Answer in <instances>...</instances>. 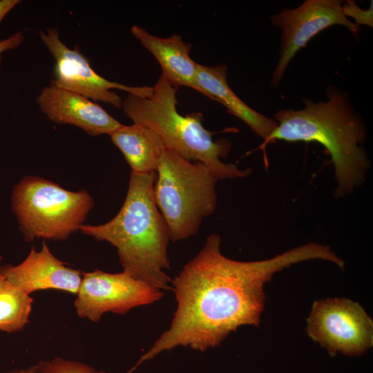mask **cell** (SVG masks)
Segmentation results:
<instances>
[{"instance_id": "cell-1", "label": "cell", "mask_w": 373, "mask_h": 373, "mask_svg": "<svg viewBox=\"0 0 373 373\" xmlns=\"http://www.w3.org/2000/svg\"><path fill=\"white\" fill-rule=\"evenodd\" d=\"M220 245L218 234L208 236L202 249L172 280L177 309L170 327L135 367L178 346L205 352L240 326H258L265 300L264 285L276 272L309 260L336 265L341 260L330 247L315 242L249 262L224 256Z\"/></svg>"}, {"instance_id": "cell-2", "label": "cell", "mask_w": 373, "mask_h": 373, "mask_svg": "<svg viewBox=\"0 0 373 373\" xmlns=\"http://www.w3.org/2000/svg\"><path fill=\"white\" fill-rule=\"evenodd\" d=\"M327 101L305 99L299 110L280 109L274 114L276 127L258 149L275 141L317 142L329 155L337 183L336 197L350 194L365 181L370 166L361 144L367 130L347 93L327 88Z\"/></svg>"}, {"instance_id": "cell-3", "label": "cell", "mask_w": 373, "mask_h": 373, "mask_svg": "<svg viewBox=\"0 0 373 373\" xmlns=\"http://www.w3.org/2000/svg\"><path fill=\"white\" fill-rule=\"evenodd\" d=\"M156 172H131L124 204L110 221L99 225H83L81 231L117 251L123 271L134 278L162 290H172L165 221L154 198Z\"/></svg>"}, {"instance_id": "cell-4", "label": "cell", "mask_w": 373, "mask_h": 373, "mask_svg": "<svg viewBox=\"0 0 373 373\" xmlns=\"http://www.w3.org/2000/svg\"><path fill=\"white\" fill-rule=\"evenodd\" d=\"M153 89L150 97L128 94L122 101V108L133 123L152 129L166 147L189 160L204 164L219 179L244 178L251 174V169H241L222 161L231 144L223 138L213 140L215 133L203 126L202 113L182 115L178 111V87L161 75Z\"/></svg>"}, {"instance_id": "cell-5", "label": "cell", "mask_w": 373, "mask_h": 373, "mask_svg": "<svg viewBox=\"0 0 373 373\" xmlns=\"http://www.w3.org/2000/svg\"><path fill=\"white\" fill-rule=\"evenodd\" d=\"M218 180L204 164L189 160L164 148L156 171L153 193L171 241L195 235L203 220L216 211Z\"/></svg>"}, {"instance_id": "cell-6", "label": "cell", "mask_w": 373, "mask_h": 373, "mask_svg": "<svg viewBox=\"0 0 373 373\" xmlns=\"http://www.w3.org/2000/svg\"><path fill=\"white\" fill-rule=\"evenodd\" d=\"M94 202L85 190L71 191L50 180L26 176L17 184L12 207L25 239L64 240L81 230Z\"/></svg>"}, {"instance_id": "cell-7", "label": "cell", "mask_w": 373, "mask_h": 373, "mask_svg": "<svg viewBox=\"0 0 373 373\" xmlns=\"http://www.w3.org/2000/svg\"><path fill=\"white\" fill-rule=\"evenodd\" d=\"M307 332L331 356L361 355L373 345V321L358 303L344 298L313 303Z\"/></svg>"}, {"instance_id": "cell-8", "label": "cell", "mask_w": 373, "mask_h": 373, "mask_svg": "<svg viewBox=\"0 0 373 373\" xmlns=\"http://www.w3.org/2000/svg\"><path fill=\"white\" fill-rule=\"evenodd\" d=\"M77 296V315L98 322L108 312L124 315L134 307L158 301L164 293L125 271L111 274L95 269L82 273Z\"/></svg>"}, {"instance_id": "cell-9", "label": "cell", "mask_w": 373, "mask_h": 373, "mask_svg": "<svg viewBox=\"0 0 373 373\" xmlns=\"http://www.w3.org/2000/svg\"><path fill=\"white\" fill-rule=\"evenodd\" d=\"M39 35L55 60V79L50 84L118 108H122V100L111 89L122 90L142 97L151 95L153 86H129L109 81L98 75L79 47L71 49L61 41L57 29L48 28L46 32L41 30Z\"/></svg>"}, {"instance_id": "cell-10", "label": "cell", "mask_w": 373, "mask_h": 373, "mask_svg": "<svg viewBox=\"0 0 373 373\" xmlns=\"http://www.w3.org/2000/svg\"><path fill=\"white\" fill-rule=\"evenodd\" d=\"M342 4L338 0H307L296 8L284 9L271 17L282 32L280 57L271 79L272 86H278L296 53L324 29L341 25L358 37L361 28L345 16Z\"/></svg>"}, {"instance_id": "cell-11", "label": "cell", "mask_w": 373, "mask_h": 373, "mask_svg": "<svg viewBox=\"0 0 373 373\" xmlns=\"http://www.w3.org/2000/svg\"><path fill=\"white\" fill-rule=\"evenodd\" d=\"M37 103L49 119L78 126L92 136L110 135L123 125L91 99L52 84L42 89Z\"/></svg>"}, {"instance_id": "cell-12", "label": "cell", "mask_w": 373, "mask_h": 373, "mask_svg": "<svg viewBox=\"0 0 373 373\" xmlns=\"http://www.w3.org/2000/svg\"><path fill=\"white\" fill-rule=\"evenodd\" d=\"M0 273L28 295L49 289L77 295L82 281V273L57 258L44 242L41 250L32 247L26 259L18 265L1 266Z\"/></svg>"}, {"instance_id": "cell-13", "label": "cell", "mask_w": 373, "mask_h": 373, "mask_svg": "<svg viewBox=\"0 0 373 373\" xmlns=\"http://www.w3.org/2000/svg\"><path fill=\"white\" fill-rule=\"evenodd\" d=\"M131 32L157 60L162 67V75L172 86L189 87L206 96L198 83V63L189 55L190 44L178 35L166 38L156 37L138 26H133Z\"/></svg>"}, {"instance_id": "cell-14", "label": "cell", "mask_w": 373, "mask_h": 373, "mask_svg": "<svg viewBox=\"0 0 373 373\" xmlns=\"http://www.w3.org/2000/svg\"><path fill=\"white\" fill-rule=\"evenodd\" d=\"M197 79L206 97L224 105L228 113L244 122L251 130L265 140L276 127L277 122L247 105L232 90L227 82V66L218 64L197 65Z\"/></svg>"}, {"instance_id": "cell-15", "label": "cell", "mask_w": 373, "mask_h": 373, "mask_svg": "<svg viewBox=\"0 0 373 373\" xmlns=\"http://www.w3.org/2000/svg\"><path fill=\"white\" fill-rule=\"evenodd\" d=\"M113 143L121 151L131 172L145 174L156 172L166 147L160 135L143 125H122L110 135Z\"/></svg>"}, {"instance_id": "cell-16", "label": "cell", "mask_w": 373, "mask_h": 373, "mask_svg": "<svg viewBox=\"0 0 373 373\" xmlns=\"http://www.w3.org/2000/svg\"><path fill=\"white\" fill-rule=\"evenodd\" d=\"M32 304L30 295L0 273V330L8 333L21 331L29 321Z\"/></svg>"}, {"instance_id": "cell-17", "label": "cell", "mask_w": 373, "mask_h": 373, "mask_svg": "<svg viewBox=\"0 0 373 373\" xmlns=\"http://www.w3.org/2000/svg\"><path fill=\"white\" fill-rule=\"evenodd\" d=\"M37 365L38 373H105L103 371L96 370L85 363L61 357L40 361Z\"/></svg>"}, {"instance_id": "cell-18", "label": "cell", "mask_w": 373, "mask_h": 373, "mask_svg": "<svg viewBox=\"0 0 373 373\" xmlns=\"http://www.w3.org/2000/svg\"><path fill=\"white\" fill-rule=\"evenodd\" d=\"M373 1H371L370 8L363 10L359 8L355 1L348 0L342 4L343 14L353 18L355 20V24L358 26L365 25L370 27L373 26Z\"/></svg>"}, {"instance_id": "cell-19", "label": "cell", "mask_w": 373, "mask_h": 373, "mask_svg": "<svg viewBox=\"0 0 373 373\" xmlns=\"http://www.w3.org/2000/svg\"><path fill=\"white\" fill-rule=\"evenodd\" d=\"M24 39V35L21 32H17L8 38L0 41V64L1 55L7 50H12L19 46ZM1 69V67H0Z\"/></svg>"}, {"instance_id": "cell-20", "label": "cell", "mask_w": 373, "mask_h": 373, "mask_svg": "<svg viewBox=\"0 0 373 373\" xmlns=\"http://www.w3.org/2000/svg\"><path fill=\"white\" fill-rule=\"evenodd\" d=\"M20 2L21 1L19 0L0 1V23L4 19V17Z\"/></svg>"}, {"instance_id": "cell-21", "label": "cell", "mask_w": 373, "mask_h": 373, "mask_svg": "<svg viewBox=\"0 0 373 373\" xmlns=\"http://www.w3.org/2000/svg\"><path fill=\"white\" fill-rule=\"evenodd\" d=\"M4 373H38L37 365L30 366L26 369L14 370Z\"/></svg>"}]
</instances>
